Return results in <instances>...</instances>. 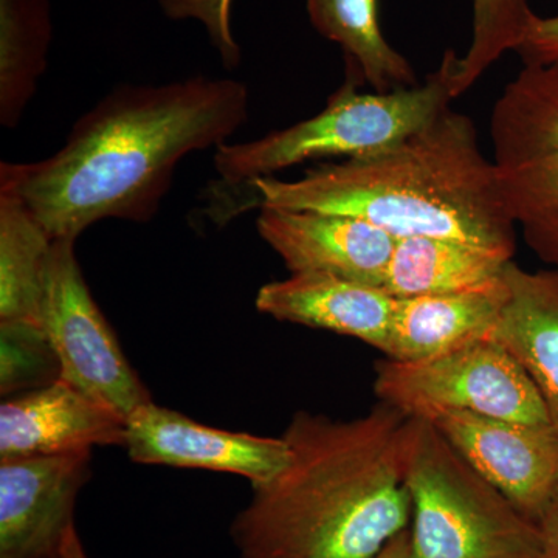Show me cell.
<instances>
[{
    "instance_id": "11",
    "label": "cell",
    "mask_w": 558,
    "mask_h": 558,
    "mask_svg": "<svg viewBox=\"0 0 558 558\" xmlns=\"http://www.w3.org/2000/svg\"><path fill=\"white\" fill-rule=\"evenodd\" d=\"M92 451L0 459V558H54L81 488L90 476Z\"/></svg>"
},
{
    "instance_id": "15",
    "label": "cell",
    "mask_w": 558,
    "mask_h": 558,
    "mask_svg": "<svg viewBox=\"0 0 558 558\" xmlns=\"http://www.w3.org/2000/svg\"><path fill=\"white\" fill-rule=\"evenodd\" d=\"M509 296L486 333L526 371L558 435V271H531L510 260Z\"/></svg>"
},
{
    "instance_id": "14",
    "label": "cell",
    "mask_w": 558,
    "mask_h": 558,
    "mask_svg": "<svg viewBox=\"0 0 558 558\" xmlns=\"http://www.w3.org/2000/svg\"><path fill=\"white\" fill-rule=\"evenodd\" d=\"M260 314L352 337L387 354L396 299L379 286L322 274H290L267 282L255 299Z\"/></svg>"
},
{
    "instance_id": "16",
    "label": "cell",
    "mask_w": 558,
    "mask_h": 558,
    "mask_svg": "<svg viewBox=\"0 0 558 558\" xmlns=\"http://www.w3.org/2000/svg\"><path fill=\"white\" fill-rule=\"evenodd\" d=\"M508 296L505 271L501 281L470 292L396 299L385 357L403 362L433 357L464 341L486 336Z\"/></svg>"
},
{
    "instance_id": "25",
    "label": "cell",
    "mask_w": 558,
    "mask_h": 558,
    "mask_svg": "<svg viewBox=\"0 0 558 558\" xmlns=\"http://www.w3.org/2000/svg\"><path fill=\"white\" fill-rule=\"evenodd\" d=\"M537 526L539 532L537 558H558V488Z\"/></svg>"
},
{
    "instance_id": "18",
    "label": "cell",
    "mask_w": 558,
    "mask_h": 558,
    "mask_svg": "<svg viewBox=\"0 0 558 558\" xmlns=\"http://www.w3.org/2000/svg\"><path fill=\"white\" fill-rule=\"evenodd\" d=\"M50 234L20 194L0 183V323L44 328Z\"/></svg>"
},
{
    "instance_id": "19",
    "label": "cell",
    "mask_w": 558,
    "mask_h": 558,
    "mask_svg": "<svg viewBox=\"0 0 558 558\" xmlns=\"http://www.w3.org/2000/svg\"><path fill=\"white\" fill-rule=\"evenodd\" d=\"M312 27L339 44L374 92L416 86L409 60L385 39L377 0H306Z\"/></svg>"
},
{
    "instance_id": "2",
    "label": "cell",
    "mask_w": 558,
    "mask_h": 558,
    "mask_svg": "<svg viewBox=\"0 0 558 558\" xmlns=\"http://www.w3.org/2000/svg\"><path fill=\"white\" fill-rule=\"evenodd\" d=\"M411 416L379 402L363 416L296 411L288 464L231 523L241 558H371L411 524Z\"/></svg>"
},
{
    "instance_id": "4",
    "label": "cell",
    "mask_w": 558,
    "mask_h": 558,
    "mask_svg": "<svg viewBox=\"0 0 558 558\" xmlns=\"http://www.w3.org/2000/svg\"><path fill=\"white\" fill-rule=\"evenodd\" d=\"M407 487L417 558H537V524L422 417L411 416Z\"/></svg>"
},
{
    "instance_id": "9",
    "label": "cell",
    "mask_w": 558,
    "mask_h": 558,
    "mask_svg": "<svg viewBox=\"0 0 558 558\" xmlns=\"http://www.w3.org/2000/svg\"><path fill=\"white\" fill-rule=\"evenodd\" d=\"M538 524L558 488V435L532 425L469 411L433 409L421 416Z\"/></svg>"
},
{
    "instance_id": "8",
    "label": "cell",
    "mask_w": 558,
    "mask_h": 558,
    "mask_svg": "<svg viewBox=\"0 0 558 558\" xmlns=\"http://www.w3.org/2000/svg\"><path fill=\"white\" fill-rule=\"evenodd\" d=\"M75 242L58 240L51 245L44 329L60 362V379L128 417L153 399L87 288Z\"/></svg>"
},
{
    "instance_id": "27",
    "label": "cell",
    "mask_w": 558,
    "mask_h": 558,
    "mask_svg": "<svg viewBox=\"0 0 558 558\" xmlns=\"http://www.w3.org/2000/svg\"><path fill=\"white\" fill-rule=\"evenodd\" d=\"M54 558H89L86 549H84L83 542H81L75 524H72L68 532H65L60 549H58L57 557Z\"/></svg>"
},
{
    "instance_id": "20",
    "label": "cell",
    "mask_w": 558,
    "mask_h": 558,
    "mask_svg": "<svg viewBox=\"0 0 558 558\" xmlns=\"http://www.w3.org/2000/svg\"><path fill=\"white\" fill-rule=\"evenodd\" d=\"M49 0H0V124L13 130L35 97L51 43Z\"/></svg>"
},
{
    "instance_id": "5",
    "label": "cell",
    "mask_w": 558,
    "mask_h": 558,
    "mask_svg": "<svg viewBox=\"0 0 558 558\" xmlns=\"http://www.w3.org/2000/svg\"><path fill=\"white\" fill-rule=\"evenodd\" d=\"M453 100L446 57L425 83L407 89L362 94L348 81L312 119L220 146L215 170L222 185L238 189L304 161L369 156L421 130Z\"/></svg>"
},
{
    "instance_id": "12",
    "label": "cell",
    "mask_w": 558,
    "mask_h": 558,
    "mask_svg": "<svg viewBox=\"0 0 558 558\" xmlns=\"http://www.w3.org/2000/svg\"><path fill=\"white\" fill-rule=\"evenodd\" d=\"M256 229L290 274H322L384 286L396 238L351 216L260 208Z\"/></svg>"
},
{
    "instance_id": "22",
    "label": "cell",
    "mask_w": 558,
    "mask_h": 558,
    "mask_svg": "<svg viewBox=\"0 0 558 558\" xmlns=\"http://www.w3.org/2000/svg\"><path fill=\"white\" fill-rule=\"evenodd\" d=\"M61 377L46 329L0 323V391L3 398L46 387Z\"/></svg>"
},
{
    "instance_id": "6",
    "label": "cell",
    "mask_w": 558,
    "mask_h": 558,
    "mask_svg": "<svg viewBox=\"0 0 558 558\" xmlns=\"http://www.w3.org/2000/svg\"><path fill=\"white\" fill-rule=\"evenodd\" d=\"M488 132L510 216L558 271V64L523 65L495 101Z\"/></svg>"
},
{
    "instance_id": "17",
    "label": "cell",
    "mask_w": 558,
    "mask_h": 558,
    "mask_svg": "<svg viewBox=\"0 0 558 558\" xmlns=\"http://www.w3.org/2000/svg\"><path fill=\"white\" fill-rule=\"evenodd\" d=\"M512 256L438 238L396 240L384 288L392 299L449 295L501 281Z\"/></svg>"
},
{
    "instance_id": "23",
    "label": "cell",
    "mask_w": 558,
    "mask_h": 558,
    "mask_svg": "<svg viewBox=\"0 0 558 558\" xmlns=\"http://www.w3.org/2000/svg\"><path fill=\"white\" fill-rule=\"evenodd\" d=\"M165 16L172 21H197L208 33L227 69L240 65L242 51L231 31L233 0H159Z\"/></svg>"
},
{
    "instance_id": "26",
    "label": "cell",
    "mask_w": 558,
    "mask_h": 558,
    "mask_svg": "<svg viewBox=\"0 0 558 558\" xmlns=\"http://www.w3.org/2000/svg\"><path fill=\"white\" fill-rule=\"evenodd\" d=\"M371 558H417L411 543L410 527L389 539L387 545Z\"/></svg>"
},
{
    "instance_id": "3",
    "label": "cell",
    "mask_w": 558,
    "mask_h": 558,
    "mask_svg": "<svg viewBox=\"0 0 558 558\" xmlns=\"http://www.w3.org/2000/svg\"><path fill=\"white\" fill-rule=\"evenodd\" d=\"M242 211L307 209L374 223L396 240L438 238L515 256L517 226L475 123L447 106L396 145L322 163L303 178L252 180ZM241 211V213H242Z\"/></svg>"
},
{
    "instance_id": "21",
    "label": "cell",
    "mask_w": 558,
    "mask_h": 558,
    "mask_svg": "<svg viewBox=\"0 0 558 558\" xmlns=\"http://www.w3.org/2000/svg\"><path fill=\"white\" fill-rule=\"evenodd\" d=\"M473 32L468 53L451 50V92L457 100L502 54L517 51L535 16L529 0H472Z\"/></svg>"
},
{
    "instance_id": "13",
    "label": "cell",
    "mask_w": 558,
    "mask_h": 558,
    "mask_svg": "<svg viewBox=\"0 0 558 558\" xmlns=\"http://www.w3.org/2000/svg\"><path fill=\"white\" fill-rule=\"evenodd\" d=\"M126 418L69 381L10 396L0 407V459L54 457L126 444Z\"/></svg>"
},
{
    "instance_id": "10",
    "label": "cell",
    "mask_w": 558,
    "mask_h": 558,
    "mask_svg": "<svg viewBox=\"0 0 558 558\" xmlns=\"http://www.w3.org/2000/svg\"><path fill=\"white\" fill-rule=\"evenodd\" d=\"M124 449L138 464L233 473L253 487L274 480L289 459L282 436L267 438L208 427L153 400L128 416Z\"/></svg>"
},
{
    "instance_id": "1",
    "label": "cell",
    "mask_w": 558,
    "mask_h": 558,
    "mask_svg": "<svg viewBox=\"0 0 558 558\" xmlns=\"http://www.w3.org/2000/svg\"><path fill=\"white\" fill-rule=\"evenodd\" d=\"M248 119V89L197 75L124 84L70 130L53 156L0 163V183L27 204L51 240L76 241L105 219L146 223L186 156L220 148Z\"/></svg>"
},
{
    "instance_id": "7",
    "label": "cell",
    "mask_w": 558,
    "mask_h": 558,
    "mask_svg": "<svg viewBox=\"0 0 558 558\" xmlns=\"http://www.w3.org/2000/svg\"><path fill=\"white\" fill-rule=\"evenodd\" d=\"M380 402L409 414L447 409L550 425L545 403L526 371L490 337L464 341L421 360L385 357L376 366Z\"/></svg>"
},
{
    "instance_id": "24",
    "label": "cell",
    "mask_w": 558,
    "mask_h": 558,
    "mask_svg": "<svg viewBox=\"0 0 558 558\" xmlns=\"http://www.w3.org/2000/svg\"><path fill=\"white\" fill-rule=\"evenodd\" d=\"M517 53L524 65L558 64V14L549 17L535 14Z\"/></svg>"
}]
</instances>
